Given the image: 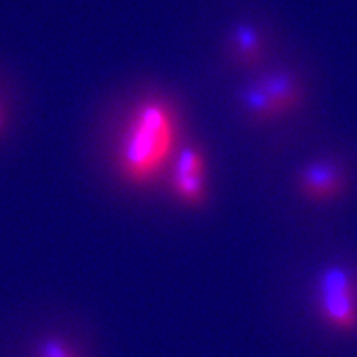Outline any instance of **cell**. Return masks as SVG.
<instances>
[{
  "mask_svg": "<svg viewBox=\"0 0 357 357\" xmlns=\"http://www.w3.org/2000/svg\"><path fill=\"white\" fill-rule=\"evenodd\" d=\"M181 116L171 98L141 96L119 128L113 151L116 172L124 184L149 187L171 167L178 151Z\"/></svg>",
  "mask_w": 357,
  "mask_h": 357,
  "instance_id": "obj_1",
  "label": "cell"
},
{
  "mask_svg": "<svg viewBox=\"0 0 357 357\" xmlns=\"http://www.w3.org/2000/svg\"><path fill=\"white\" fill-rule=\"evenodd\" d=\"M319 318L339 333L357 331V280L344 265H329L316 284Z\"/></svg>",
  "mask_w": 357,
  "mask_h": 357,
  "instance_id": "obj_2",
  "label": "cell"
},
{
  "mask_svg": "<svg viewBox=\"0 0 357 357\" xmlns=\"http://www.w3.org/2000/svg\"><path fill=\"white\" fill-rule=\"evenodd\" d=\"M169 169L174 197L187 207H202L207 200V158L202 147L181 146Z\"/></svg>",
  "mask_w": 357,
  "mask_h": 357,
  "instance_id": "obj_3",
  "label": "cell"
},
{
  "mask_svg": "<svg viewBox=\"0 0 357 357\" xmlns=\"http://www.w3.org/2000/svg\"><path fill=\"white\" fill-rule=\"evenodd\" d=\"M296 185L303 197L311 202H331L344 192L347 178L336 160L316 159L300 169Z\"/></svg>",
  "mask_w": 357,
  "mask_h": 357,
  "instance_id": "obj_4",
  "label": "cell"
},
{
  "mask_svg": "<svg viewBox=\"0 0 357 357\" xmlns=\"http://www.w3.org/2000/svg\"><path fill=\"white\" fill-rule=\"evenodd\" d=\"M275 102L280 116L293 113L303 105L305 91L296 75L288 68H271L258 77Z\"/></svg>",
  "mask_w": 357,
  "mask_h": 357,
  "instance_id": "obj_5",
  "label": "cell"
},
{
  "mask_svg": "<svg viewBox=\"0 0 357 357\" xmlns=\"http://www.w3.org/2000/svg\"><path fill=\"white\" fill-rule=\"evenodd\" d=\"M229 53L231 60L242 68H253L260 65L265 56V43H263L260 30L250 22H240L231 26Z\"/></svg>",
  "mask_w": 357,
  "mask_h": 357,
  "instance_id": "obj_6",
  "label": "cell"
},
{
  "mask_svg": "<svg viewBox=\"0 0 357 357\" xmlns=\"http://www.w3.org/2000/svg\"><path fill=\"white\" fill-rule=\"evenodd\" d=\"M240 106L245 111V114L252 119L253 123L266 124L281 118L275 102L271 101L266 89L263 88L260 79L253 78L248 83H245L238 93Z\"/></svg>",
  "mask_w": 357,
  "mask_h": 357,
  "instance_id": "obj_7",
  "label": "cell"
},
{
  "mask_svg": "<svg viewBox=\"0 0 357 357\" xmlns=\"http://www.w3.org/2000/svg\"><path fill=\"white\" fill-rule=\"evenodd\" d=\"M37 357H78L68 342L60 337H47L37 347Z\"/></svg>",
  "mask_w": 357,
  "mask_h": 357,
  "instance_id": "obj_8",
  "label": "cell"
},
{
  "mask_svg": "<svg viewBox=\"0 0 357 357\" xmlns=\"http://www.w3.org/2000/svg\"><path fill=\"white\" fill-rule=\"evenodd\" d=\"M8 126H10V109H8L7 101L0 95V137L6 136Z\"/></svg>",
  "mask_w": 357,
  "mask_h": 357,
  "instance_id": "obj_9",
  "label": "cell"
}]
</instances>
